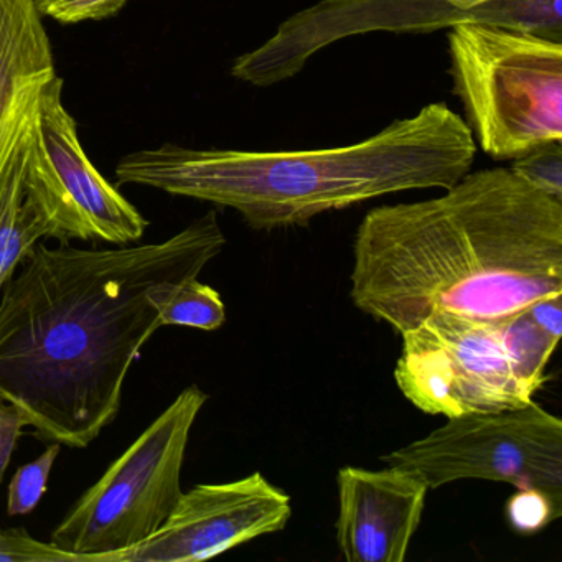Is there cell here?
Wrapping results in <instances>:
<instances>
[{
    "mask_svg": "<svg viewBox=\"0 0 562 562\" xmlns=\"http://www.w3.org/2000/svg\"><path fill=\"white\" fill-rule=\"evenodd\" d=\"M209 394L187 386L71 506L50 541L85 562H116L169 519L182 496L190 432Z\"/></svg>",
    "mask_w": 562,
    "mask_h": 562,
    "instance_id": "5",
    "label": "cell"
},
{
    "mask_svg": "<svg viewBox=\"0 0 562 562\" xmlns=\"http://www.w3.org/2000/svg\"><path fill=\"white\" fill-rule=\"evenodd\" d=\"M149 301L159 311L162 327L218 330L226 322V307L218 291L203 284L199 278L186 282H166L149 291Z\"/></svg>",
    "mask_w": 562,
    "mask_h": 562,
    "instance_id": "14",
    "label": "cell"
},
{
    "mask_svg": "<svg viewBox=\"0 0 562 562\" xmlns=\"http://www.w3.org/2000/svg\"><path fill=\"white\" fill-rule=\"evenodd\" d=\"M61 446L50 442V446L34 460L19 467L18 472L9 483L8 513L11 516L29 515L37 508L47 492L52 469L57 462Z\"/></svg>",
    "mask_w": 562,
    "mask_h": 562,
    "instance_id": "16",
    "label": "cell"
},
{
    "mask_svg": "<svg viewBox=\"0 0 562 562\" xmlns=\"http://www.w3.org/2000/svg\"><path fill=\"white\" fill-rule=\"evenodd\" d=\"M429 490L459 480L508 483L562 502V420L531 401L515 409L449 417L429 436L387 456Z\"/></svg>",
    "mask_w": 562,
    "mask_h": 562,
    "instance_id": "6",
    "label": "cell"
},
{
    "mask_svg": "<svg viewBox=\"0 0 562 562\" xmlns=\"http://www.w3.org/2000/svg\"><path fill=\"white\" fill-rule=\"evenodd\" d=\"M41 0H0V173L58 77Z\"/></svg>",
    "mask_w": 562,
    "mask_h": 562,
    "instance_id": "12",
    "label": "cell"
},
{
    "mask_svg": "<svg viewBox=\"0 0 562 562\" xmlns=\"http://www.w3.org/2000/svg\"><path fill=\"white\" fill-rule=\"evenodd\" d=\"M337 546L348 562H404L423 518L427 483L401 467L338 470Z\"/></svg>",
    "mask_w": 562,
    "mask_h": 562,
    "instance_id": "11",
    "label": "cell"
},
{
    "mask_svg": "<svg viewBox=\"0 0 562 562\" xmlns=\"http://www.w3.org/2000/svg\"><path fill=\"white\" fill-rule=\"evenodd\" d=\"M401 337L394 378L424 413L449 419L515 409L535 397L509 360L499 321L437 312Z\"/></svg>",
    "mask_w": 562,
    "mask_h": 562,
    "instance_id": "7",
    "label": "cell"
},
{
    "mask_svg": "<svg viewBox=\"0 0 562 562\" xmlns=\"http://www.w3.org/2000/svg\"><path fill=\"white\" fill-rule=\"evenodd\" d=\"M475 154L469 124L436 103L351 146L251 153L164 144L123 157L114 173L120 186L233 209L246 225L271 232L391 193L450 189Z\"/></svg>",
    "mask_w": 562,
    "mask_h": 562,
    "instance_id": "3",
    "label": "cell"
},
{
    "mask_svg": "<svg viewBox=\"0 0 562 562\" xmlns=\"http://www.w3.org/2000/svg\"><path fill=\"white\" fill-rule=\"evenodd\" d=\"M291 516V496L262 473L200 483L182 493L172 515L149 539L117 555L116 562L206 561L282 531Z\"/></svg>",
    "mask_w": 562,
    "mask_h": 562,
    "instance_id": "10",
    "label": "cell"
},
{
    "mask_svg": "<svg viewBox=\"0 0 562 562\" xmlns=\"http://www.w3.org/2000/svg\"><path fill=\"white\" fill-rule=\"evenodd\" d=\"M526 311L542 331L559 341L562 334V295L542 299L529 305Z\"/></svg>",
    "mask_w": 562,
    "mask_h": 562,
    "instance_id": "22",
    "label": "cell"
},
{
    "mask_svg": "<svg viewBox=\"0 0 562 562\" xmlns=\"http://www.w3.org/2000/svg\"><path fill=\"white\" fill-rule=\"evenodd\" d=\"M25 192L47 216L54 239L60 243L133 245L149 226L85 153L77 121L64 104L60 77L42 93L29 136Z\"/></svg>",
    "mask_w": 562,
    "mask_h": 562,
    "instance_id": "8",
    "label": "cell"
},
{
    "mask_svg": "<svg viewBox=\"0 0 562 562\" xmlns=\"http://www.w3.org/2000/svg\"><path fill=\"white\" fill-rule=\"evenodd\" d=\"M0 562H85L80 554L35 539L22 526L0 528Z\"/></svg>",
    "mask_w": 562,
    "mask_h": 562,
    "instance_id": "18",
    "label": "cell"
},
{
    "mask_svg": "<svg viewBox=\"0 0 562 562\" xmlns=\"http://www.w3.org/2000/svg\"><path fill=\"white\" fill-rule=\"evenodd\" d=\"M27 426V416L15 404L0 397V483L4 482L5 472L18 449L19 437Z\"/></svg>",
    "mask_w": 562,
    "mask_h": 562,
    "instance_id": "21",
    "label": "cell"
},
{
    "mask_svg": "<svg viewBox=\"0 0 562 562\" xmlns=\"http://www.w3.org/2000/svg\"><path fill=\"white\" fill-rule=\"evenodd\" d=\"M453 90L473 139L495 160L562 140V44L496 25L449 31Z\"/></svg>",
    "mask_w": 562,
    "mask_h": 562,
    "instance_id": "4",
    "label": "cell"
},
{
    "mask_svg": "<svg viewBox=\"0 0 562 562\" xmlns=\"http://www.w3.org/2000/svg\"><path fill=\"white\" fill-rule=\"evenodd\" d=\"M350 297L397 334L437 312L503 321L562 295V202L509 169L378 206L353 241Z\"/></svg>",
    "mask_w": 562,
    "mask_h": 562,
    "instance_id": "2",
    "label": "cell"
},
{
    "mask_svg": "<svg viewBox=\"0 0 562 562\" xmlns=\"http://www.w3.org/2000/svg\"><path fill=\"white\" fill-rule=\"evenodd\" d=\"M127 0H41L45 18L60 24L106 21L126 8Z\"/></svg>",
    "mask_w": 562,
    "mask_h": 562,
    "instance_id": "20",
    "label": "cell"
},
{
    "mask_svg": "<svg viewBox=\"0 0 562 562\" xmlns=\"http://www.w3.org/2000/svg\"><path fill=\"white\" fill-rule=\"evenodd\" d=\"M503 344L518 376L535 393L546 381V367L558 341L536 325L528 311L499 321Z\"/></svg>",
    "mask_w": 562,
    "mask_h": 562,
    "instance_id": "15",
    "label": "cell"
},
{
    "mask_svg": "<svg viewBox=\"0 0 562 562\" xmlns=\"http://www.w3.org/2000/svg\"><path fill=\"white\" fill-rule=\"evenodd\" d=\"M562 502L538 492L518 490L506 505L509 522L521 532H535L561 516Z\"/></svg>",
    "mask_w": 562,
    "mask_h": 562,
    "instance_id": "19",
    "label": "cell"
},
{
    "mask_svg": "<svg viewBox=\"0 0 562 562\" xmlns=\"http://www.w3.org/2000/svg\"><path fill=\"white\" fill-rule=\"evenodd\" d=\"M513 15V0H322L285 21L258 50L236 58L232 75L252 87H272L297 75L315 52L348 35L420 34L462 22L509 27Z\"/></svg>",
    "mask_w": 562,
    "mask_h": 562,
    "instance_id": "9",
    "label": "cell"
},
{
    "mask_svg": "<svg viewBox=\"0 0 562 562\" xmlns=\"http://www.w3.org/2000/svg\"><path fill=\"white\" fill-rule=\"evenodd\" d=\"M34 123L0 173V291L38 243L54 239L52 223L25 192L29 136Z\"/></svg>",
    "mask_w": 562,
    "mask_h": 562,
    "instance_id": "13",
    "label": "cell"
},
{
    "mask_svg": "<svg viewBox=\"0 0 562 562\" xmlns=\"http://www.w3.org/2000/svg\"><path fill=\"white\" fill-rule=\"evenodd\" d=\"M215 210L147 245L38 243L0 291V397L35 436L87 449L116 419L127 373L162 325L149 291L222 255Z\"/></svg>",
    "mask_w": 562,
    "mask_h": 562,
    "instance_id": "1",
    "label": "cell"
},
{
    "mask_svg": "<svg viewBox=\"0 0 562 562\" xmlns=\"http://www.w3.org/2000/svg\"><path fill=\"white\" fill-rule=\"evenodd\" d=\"M509 170L532 189L562 202L561 140H552L535 147L525 156L513 160Z\"/></svg>",
    "mask_w": 562,
    "mask_h": 562,
    "instance_id": "17",
    "label": "cell"
}]
</instances>
